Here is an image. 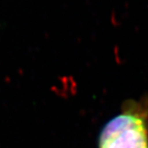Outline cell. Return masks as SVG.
Wrapping results in <instances>:
<instances>
[{
  "label": "cell",
  "mask_w": 148,
  "mask_h": 148,
  "mask_svg": "<svg viewBox=\"0 0 148 148\" xmlns=\"http://www.w3.org/2000/svg\"><path fill=\"white\" fill-rule=\"evenodd\" d=\"M97 148H148V100L130 99L103 126Z\"/></svg>",
  "instance_id": "1"
}]
</instances>
